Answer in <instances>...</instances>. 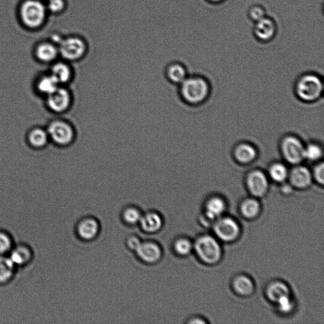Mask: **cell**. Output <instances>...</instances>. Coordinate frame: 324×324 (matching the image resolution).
<instances>
[{
    "instance_id": "1f68e13d",
    "label": "cell",
    "mask_w": 324,
    "mask_h": 324,
    "mask_svg": "<svg viewBox=\"0 0 324 324\" xmlns=\"http://www.w3.org/2000/svg\"><path fill=\"white\" fill-rule=\"evenodd\" d=\"M277 303H278L279 309L284 314H288L293 309V303H292L289 295L283 297Z\"/></svg>"
},
{
    "instance_id": "d590c367",
    "label": "cell",
    "mask_w": 324,
    "mask_h": 324,
    "mask_svg": "<svg viewBox=\"0 0 324 324\" xmlns=\"http://www.w3.org/2000/svg\"><path fill=\"white\" fill-rule=\"evenodd\" d=\"M314 177L319 183L323 184L324 181V166L323 163L319 164L315 168Z\"/></svg>"
},
{
    "instance_id": "9a60e30c",
    "label": "cell",
    "mask_w": 324,
    "mask_h": 324,
    "mask_svg": "<svg viewBox=\"0 0 324 324\" xmlns=\"http://www.w3.org/2000/svg\"><path fill=\"white\" fill-rule=\"evenodd\" d=\"M60 85L55 78L49 73L38 76L35 82L36 90L45 98L55 91Z\"/></svg>"
},
{
    "instance_id": "7402d4cb",
    "label": "cell",
    "mask_w": 324,
    "mask_h": 324,
    "mask_svg": "<svg viewBox=\"0 0 324 324\" xmlns=\"http://www.w3.org/2000/svg\"><path fill=\"white\" fill-rule=\"evenodd\" d=\"M226 210V203L219 197L212 198L208 200L206 204V213L209 219H215L219 218Z\"/></svg>"
},
{
    "instance_id": "8fae6325",
    "label": "cell",
    "mask_w": 324,
    "mask_h": 324,
    "mask_svg": "<svg viewBox=\"0 0 324 324\" xmlns=\"http://www.w3.org/2000/svg\"><path fill=\"white\" fill-rule=\"evenodd\" d=\"M27 143L33 149L40 150L46 147L49 141L46 128L33 127L26 135Z\"/></svg>"
},
{
    "instance_id": "3957f363",
    "label": "cell",
    "mask_w": 324,
    "mask_h": 324,
    "mask_svg": "<svg viewBox=\"0 0 324 324\" xmlns=\"http://www.w3.org/2000/svg\"><path fill=\"white\" fill-rule=\"evenodd\" d=\"M195 249L198 256L204 262L214 264L222 256V249L219 242L210 236H202L197 240Z\"/></svg>"
},
{
    "instance_id": "52a82bcc",
    "label": "cell",
    "mask_w": 324,
    "mask_h": 324,
    "mask_svg": "<svg viewBox=\"0 0 324 324\" xmlns=\"http://www.w3.org/2000/svg\"><path fill=\"white\" fill-rule=\"evenodd\" d=\"M45 98L46 107L49 111L57 114H64L68 111L73 101L71 92L65 85H60Z\"/></svg>"
},
{
    "instance_id": "603a6c76",
    "label": "cell",
    "mask_w": 324,
    "mask_h": 324,
    "mask_svg": "<svg viewBox=\"0 0 324 324\" xmlns=\"http://www.w3.org/2000/svg\"><path fill=\"white\" fill-rule=\"evenodd\" d=\"M235 155L236 160L240 163H248L255 159L256 151L248 144H242L236 148Z\"/></svg>"
},
{
    "instance_id": "d6a6232c",
    "label": "cell",
    "mask_w": 324,
    "mask_h": 324,
    "mask_svg": "<svg viewBox=\"0 0 324 324\" xmlns=\"http://www.w3.org/2000/svg\"><path fill=\"white\" fill-rule=\"evenodd\" d=\"M12 246V241L5 233H0V253L7 252Z\"/></svg>"
},
{
    "instance_id": "d4e9b609",
    "label": "cell",
    "mask_w": 324,
    "mask_h": 324,
    "mask_svg": "<svg viewBox=\"0 0 324 324\" xmlns=\"http://www.w3.org/2000/svg\"><path fill=\"white\" fill-rule=\"evenodd\" d=\"M14 265L10 258L0 256V283H5L12 278Z\"/></svg>"
},
{
    "instance_id": "4dcf8cb0",
    "label": "cell",
    "mask_w": 324,
    "mask_h": 324,
    "mask_svg": "<svg viewBox=\"0 0 324 324\" xmlns=\"http://www.w3.org/2000/svg\"><path fill=\"white\" fill-rule=\"evenodd\" d=\"M142 215L138 209L134 208H127L123 213V218L129 224H136L139 222Z\"/></svg>"
},
{
    "instance_id": "ffe728a7",
    "label": "cell",
    "mask_w": 324,
    "mask_h": 324,
    "mask_svg": "<svg viewBox=\"0 0 324 324\" xmlns=\"http://www.w3.org/2000/svg\"><path fill=\"white\" fill-rule=\"evenodd\" d=\"M166 78L174 84H181L187 78V74L183 65L178 63H173L166 67Z\"/></svg>"
},
{
    "instance_id": "e0dca14e",
    "label": "cell",
    "mask_w": 324,
    "mask_h": 324,
    "mask_svg": "<svg viewBox=\"0 0 324 324\" xmlns=\"http://www.w3.org/2000/svg\"><path fill=\"white\" fill-rule=\"evenodd\" d=\"M139 223L143 231L146 233H154L161 229L163 222L161 215L152 212L142 216Z\"/></svg>"
},
{
    "instance_id": "d6986e66",
    "label": "cell",
    "mask_w": 324,
    "mask_h": 324,
    "mask_svg": "<svg viewBox=\"0 0 324 324\" xmlns=\"http://www.w3.org/2000/svg\"><path fill=\"white\" fill-rule=\"evenodd\" d=\"M58 54V49L55 45L50 43L40 44L36 50V57L40 62L43 63L53 62L57 58Z\"/></svg>"
},
{
    "instance_id": "74e56055",
    "label": "cell",
    "mask_w": 324,
    "mask_h": 324,
    "mask_svg": "<svg viewBox=\"0 0 324 324\" xmlns=\"http://www.w3.org/2000/svg\"><path fill=\"white\" fill-rule=\"evenodd\" d=\"M209 1L213 2V3H218V2H220L222 1V0H209Z\"/></svg>"
},
{
    "instance_id": "8d00e7d4",
    "label": "cell",
    "mask_w": 324,
    "mask_h": 324,
    "mask_svg": "<svg viewBox=\"0 0 324 324\" xmlns=\"http://www.w3.org/2000/svg\"><path fill=\"white\" fill-rule=\"evenodd\" d=\"M127 243L128 246H129L130 248L136 251L139 245H140L141 242L138 238L132 237L129 238V240H128Z\"/></svg>"
},
{
    "instance_id": "f1b7e54d",
    "label": "cell",
    "mask_w": 324,
    "mask_h": 324,
    "mask_svg": "<svg viewBox=\"0 0 324 324\" xmlns=\"http://www.w3.org/2000/svg\"><path fill=\"white\" fill-rule=\"evenodd\" d=\"M323 155V149L317 144H310L304 150V159H307L309 161H318Z\"/></svg>"
},
{
    "instance_id": "f546056e",
    "label": "cell",
    "mask_w": 324,
    "mask_h": 324,
    "mask_svg": "<svg viewBox=\"0 0 324 324\" xmlns=\"http://www.w3.org/2000/svg\"><path fill=\"white\" fill-rule=\"evenodd\" d=\"M174 248L175 251L179 255H187L190 254L192 250L193 244L190 240L185 239V238H181L175 242Z\"/></svg>"
},
{
    "instance_id": "6da1fadb",
    "label": "cell",
    "mask_w": 324,
    "mask_h": 324,
    "mask_svg": "<svg viewBox=\"0 0 324 324\" xmlns=\"http://www.w3.org/2000/svg\"><path fill=\"white\" fill-rule=\"evenodd\" d=\"M49 141L60 147H66L73 143L76 138L75 129L68 121L54 119L46 127Z\"/></svg>"
},
{
    "instance_id": "44dd1931",
    "label": "cell",
    "mask_w": 324,
    "mask_h": 324,
    "mask_svg": "<svg viewBox=\"0 0 324 324\" xmlns=\"http://www.w3.org/2000/svg\"><path fill=\"white\" fill-rule=\"evenodd\" d=\"M267 294L270 300L277 303L283 297L289 295V289L285 284L276 281L268 286Z\"/></svg>"
},
{
    "instance_id": "4316f807",
    "label": "cell",
    "mask_w": 324,
    "mask_h": 324,
    "mask_svg": "<svg viewBox=\"0 0 324 324\" xmlns=\"http://www.w3.org/2000/svg\"><path fill=\"white\" fill-rule=\"evenodd\" d=\"M31 258L30 249L26 246H20L12 252L10 258L15 265H22L28 262Z\"/></svg>"
},
{
    "instance_id": "5b68a950",
    "label": "cell",
    "mask_w": 324,
    "mask_h": 324,
    "mask_svg": "<svg viewBox=\"0 0 324 324\" xmlns=\"http://www.w3.org/2000/svg\"><path fill=\"white\" fill-rule=\"evenodd\" d=\"M323 91V84L321 79L312 74L303 76L297 84V94L303 101L317 100L320 97Z\"/></svg>"
},
{
    "instance_id": "e575fe53",
    "label": "cell",
    "mask_w": 324,
    "mask_h": 324,
    "mask_svg": "<svg viewBox=\"0 0 324 324\" xmlns=\"http://www.w3.org/2000/svg\"><path fill=\"white\" fill-rule=\"evenodd\" d=\"M249 15L252 20L256 22L265 17V12L261 6H254L249 10Z\"/></svg>"
},
{
    "instance_id": "cb8c5ba5",
    "label": "cell",
    "mask_w": 324,
    "mask_h": 324,
    "mask_svg": "<svg viewBox=\"0 0 324 324\" xmlns=\"http://www.w3.org/2000/svg\"><path fill=\"white\" fill-rule=\"evenodd\" d=\"M234 288L238 294L243 296H247L253 291L254 285L253 281L248 277L240 276L234 281Z\"/></svg>"
},
{
    "instance_id": "9c48e42d",
    "label": "cell",
    "mask_w": 324,
    "mask_h": 324,
    "mask_svg": "<svg viewBox=\"0 0 324 324\" xmlns=\"http://www.w3.org/2000/svg\"><path fill=\"white\" fill-rule=\"evenodd\" d=\"M216 236L224 242H233L239 236V225L231 218L224 217L217 220L214 225Z\"/></svg>"
},
{
    "instance_id": "4fadbf2b",
    "label": "cell",
    "mask_w": 324,
    "mask_h": 324,
    "mask_svg": "<svg viewBox=\"0 0 324 324\" xmlns=\"http://www.w3.org/2000/svg\"><path fill=\"white\" fill-rule=\"evenodd\" d=\"M275 22L266 17L256 22L254 33L258 40H269L273 38L276 33Z\"/></svg>"
},
{
    "instance_id": "8992f818",
    "label": "cell",
    "mask_w": 324,
    "mask_h": 324,
    "mask_svg": "<svg viewBox=\"0 0 324 324\" xmlns=\"http://www.w3.org/2000/svg\"><path fill=\"white\" fill-rule=\"evenodd\" d=\"M21 17L25 24L30 28H38L46 17V8L38 0H28L22 4Z\"/></svg>"
},
{
    "instance_id": "ac0fdd59",
    "label": "cell",
    "mask_w": 324,
    "mask_h": 324,
    "mask_svg": "<svg viewBox=\"0 0 324 324\" xmlns=\"http://www.w3.org/2000/svg\"><path fill=\"white\" fill-rule=\"evenodd\" d=\"M78 231L79 235L82 239H93L98 233V223L93 219H85L79 225Z\"/></svg>"
},
{
    "instance_id": "277c9868",
    "label": "cell",
    "mask_w": 324,
    "mask_h": 324,
    "mask_svg": "<svg viewBox=\"0 0 324 324\" xmlns=\"http://www.w3.org/2000/svg\"><path fill=\"white\" fill-rule=\"evenodd\" d=\"M87 50V46L84 40L78 37H71L61 40L58 53L65 60L74 62L82 58Z\"/></svg>"
},
{
    "instance_id": "5bb4252c",
    "label": "cell",
    "mask_w": 324,
    "mask_h": 324,
    "mask_svg": "<svg viewBox=\"0 0 324 324\" xmlns=\"http://www.w3.org/2000/svg\"><path fill=\"white\" fill-rule=\"evenodd\" d=\"M49 74L55 78L60 85H65L72 80L73 70L71 65L65 62H57L51 65Z\"/></svg>"
},
{
    "instance_id": "7c38bea8",
    "label": "cell",
    "mask_w": 324,
    "mask_h": 324,
    "mask_svg": "<svg viewBox=\"0 0 324 324\" xmlns=\"http://www.w3.org/2000/svg\"><path fill=\"white\" fill-rule=\"evenodd\" d=\"M136 251L139 257L146 263L157 262L162 256L161 247L152 242H141Z\"/></svg>"
},
{
    "instance_id": "83f0119b",
    "label": "cell",
    "mask_w": 324,
    "mask_h": 324,
    "mask_svg": "<svg viewBox=\"0 0 324 324\" xmlns=\"http://www.w3.org/2000/svg\"><path fill=\"white\" fill-rule=\"evenodd\" d=\"M269 175L271 179L277 182H283L289 175L286 166L282 163H274L269 169Z\"/></svg>"
},
{
    "instance_id": "2e32d148",
    "label": "cell",
    "mask_w": 324,
    "mask_h": 324,
    "mask_svg": "<svg viewBox=\"0 0 324 324\" xmlns=\"http://www.w3.org/2000/svg\"><path fill=\"white\" fill-rule=\"evenodd\" d=\"M289 179L292 186L297 188H305L312 183V175L307 168L298 166L290 172Z\"/></svg>"
},
{
    "instance_id": "836d02e7",
    "label": "cell",
    "mask_w": 324,
    "mask_h": 324,
    "mask_svg": "<svg viewBox=\"0 0 324 324\" xmlns=\"http://www.w3.org/2000/svg\"><path fill=\"white\" fill-rule=\"evenodd\" d=\"M48 6L51 12H61L65 7V0H49Z\"/></svg>"
},
{
    "instance_id": "7a4b0ae2",
    "label": "cell",
    "mask_w": 324,
    "mask_h": 324,
    "mask_svg": "<svg viewBox=\"0 0 324 324\" xmlns=\"http://www.w3.org/2000/svg\"><path fill=\"white\" fill-rule=\"evenodd\" d=\"M209 92L208 85L200 78H187L181 84L182 97L187 102L197 104L205 100Z\"/></svg>"
},
{
    "instance_id": "484cf974",
    "label": "cell",
    "mask_w": 324,
    "mask_h": 324,
    "mask_svg": "<svg viewBox=\"0 0 324 324\" xmlns=\"http://www.w3.org/2000/svg\"><path fill=\"white\" fill-rule=\"evenodd\" d=\"M242 212L247 219H253L260 212L259 202L255 199H247L242 204Z\"/></svg>"
},
{
    "instance_id": "ba28073f",
    "label": "cell",
    "mask_w": 324,
    "mask_h": 324,
    "mask_svg": "<svg viewBox=\"0 0 324 324\" xmlns=\"http://www.w3.org/2000/svg\"><path fill=\"white\" fill-rule=\"evenodd\" d=\"M281 150L284 159L291 164L297 165L304 159L305 146L295 137L288 136L283 139Z\"/></svg>"
},
{
    "instance_id": "30bf717a",
    "label": "cell",
    "mask_w": 324,
    "mask_h": 324,
    "mask_svg": "<svg viewBox=\"0 0 324 324\" xmlns=\"http://www.w3.org/2000/svg\"><path fill=\"white\" fill-rule=\"evenodd\" d=\"M247 186L252 195L258 197H262L269 188V181L264 173L255 170L247 176Z\"/></svg>"
}]
</instances>
